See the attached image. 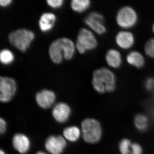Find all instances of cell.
<instances>
[{
    "mask_svg": "<svg viewBox=\"0 0 154 154\" xmlns=\"http://www.w3.org/2000/svg\"><path fill=\"white\" fill-rule=\"evenodd\" d=\"M84 22L91 30L99 35H104L107 32L105 17L99 12H91L85 18Z\"/></svg>",
    "mask_w": 154,
    "mask_h": 154,
    "instance_id": "52a82bcc",
    "label": "cell"
},
{
    "mask_svg": "<svg viewBox=\"0 0 154 154\" xmlns=\"http://www.w3.org/2000/svg\"><path fill=\"white\" fill-rule=\"evenodd\" d=\"M117 79L112 70L102 67L93 72L92 84L96 92L100 94L112 93L116 88Z\"/></svg>",
    "mask_w": 154,
    "mask_h": 154,
    "instance_id": "7a4b0ae2",
    "label": "cell"
},
{
    "mask_svg": "<svg viewBox=\"0 0 154 154\" xmlns=\"http://www.w3.org/2000/svg\"><path fill=\"white\" fill-rule=\"evenodd\" d=\"M144 50L146 55L154 59V38H149L145 44Z\"/></svg>",
    "mask_w": 154,
    "mask_h": 154,
    "instance_id": "7402d4cb",
    "label": "cell"
},
{
    "mask_svg": "<svg viewBox=\"0 0 154 154\" xmlns=\"http://www.w3.org/2000/svg\"><path fill=\"white\" fill-rule=\"evenodd\" d=\"M143 148L140 144L133 143L131 146V154H143Z\"/></svg>",
    "mask_w": 154,
    "mask_h": 154,
    "instance_id": "d4e9b609",
    "label": "cell"
},
{
    "mask_svg": "<svg viewBox=\"0 0 154 154\" xmlns=\"http://www.w3.org/2000/svg\"><path fill=\"white\" fill-rule=\"evenodd\" d=\"M91 5L90 0H72L70 7L72 10L77 13H82L87 11Z\"/></svg>",
    "mask_w": 154,
    "mask_h": 154,
    "instance_id": "d6986e66",
    "label": "cell"
},
{
    "mask_svg": "<svg viewBox=\"0 0 154 154\" xmlns=\"http://www.w3.org/2000/svg\"><path fill=\"white\" fill-rule=\"evenodd\" d=\"M133 143L127 138L122 139L119 142L118 149L120 154H131Z\"/></svg>",
    "mask_w": 154,
    "mask_h": 154,
    "instance_id": "44dd1931",
    "label": "cell"
},
{
    "mask_svg": "<svg viewBox=\"0 0 154 154\" xmlns=\"http://www.w3.org/2000/svg\"><path fill=\"white\" fill-rule=\"evenodd\" d=\"M14 147L19 153L22 154L26 153L30 148V140L27 136L22 134H17L13 139Z\"/></svg>",
    "mask_w": 154,
    "mask_h": 154,
    "instance_id": "9a60e30c",
    "label": "cell"
},
{
    "mask_svg": "<svg viewBox=\"0 0 154 154\" xmlns=\"http://www.w3.org/2000/svg\"><path fill=\"white\" fill-rule=\"evenodd\" d=\"M74 42L66 37L58 38L51 42L48 49V54L54 63L59 64L63 60H70L74 56L75 51Z\"/></svg>",
    "mask_w": 154,
    "mask_h": 154,
    "instance_id": "6da1fadb",
    "label": "cell"
},
{
    "mask_svg": "<svg viewBox=\"0 0 154 154\" xmlns=\"http://www.w3.org/2000/svg\"><path fill=\"white\" fill-rule=\"evenodd\" d=\"M116 44L120 49L127 50L131 48L135 42L134 34L127 30L119 31L115 37Z\"/></svg>",
    "mask_w": 154,
    "mask_h": 154,
    "instance_id": "9c48e42d",
    "label": "cell"
},
{
    "mask_svg": "<svg viewBox=\"0 0 154 154\" xmlns=\"http://www.w3.org/2000/svg\"><path fill=\"white\" fill-rule=\"evenodd\" d=\"M46 3L49 7L54 9L60 8L63 5V0H47Z\"/></svg>",
    "mask_w": 154,
    "mask_h": 154,
    "instance_id": "cb8c5ba5",
    "label": "cell"
},
{
    "mask_svg": "<svg viewBox=\"0 0 154 154\" xmlns=\"http://www.w3.org/2000/svg\"><path fill=\"white\" fill-rule=\"evenodd\" d=\"M116 24L123 30L134 27L137 24L138 16L136 10L130 6H124L117 11L116 16Z\"/></svg>",
    "mask_w": 154,
    "mask_h": 154,
    "instance_id": "5b68a950",
    "label": "cell"
},
{
    "mask_svg": "<svg viewBox=\"0 0 154 154\" xmlns=\"http://www.w3.org/2000/svg\"><path fill=\"white\" fill-rule=\"evenodd\" d=\"M34 38L35 34L33 31L26 28L13 30L8 36V39L11 45L22 52L27 51Z\"/></svg>",
    "mask_w": 154,
    "mask_h": 154,
    "instance_id": "3957f363",
    "label": "cell"
},
{
    "mask_svg": "<svg viewBox=\"0 0 154 154\" xmlns=\"http://www.w3.org/2000/svg\"><path fill=\"white\" fill-rule=\"evenodd\" d=\"M13 1L12 0H1L0 6L3 8H5L11 5Z\"/></svg>",
    "mask_w": 154,
    "mask_h": 154,
    "instance_id": "4316f807",
    "label": "cell"
},
{
    "mask_svg": "<svg viewBox=\"0 0 154 154\" xmlns=\"http://www.w3.org/2000/svg\"><path fill=\"white\" fill-rule=\"evenodd\" d=\"M36 101L38 106L43 109L51 107L56 99L55 93L51 90L44 89L36 94Z\"/></svg>",
    "mask_w": 154,
    "mask_h": 154,
    "instance_id": "8fae6325",
    "label": "cell"
},
{
    "mask_svg": "<svg viewBox=\"0 0 154 154\" xmlns=\"http://www.w3.org/2000/svg\"><path fill=\"white\" fill-rule=\"evenodd\" d=\"M66 146V140L60 135L50 136L45 143V149L51 154H61Z\"/></svg>",
    "mask_w": 154,
    "mask_h": 154,
    "instance_id": "30bf717a",
    "label": "cell"
},
{
    "mask_svg": "<svg viewBox=\"0 0 154 154\" xmlns=\"http://www.w3.org/2000/svg\"><path fill=\"white\" fill-rule=\"evenodd\" d=\"M152 31L153 33L154 34V23L152 25Z\"/></svg>",
    "mask_w": 154,
    "mask_h": 154,
    "instance_id": "83f0119b",
    "label": "cell"
},
{
    "mask_svg": "<svg viewBox=\"0 0 154 154\" xmlns=\"http://www.w3.org/2000/svg\"><path fill=\"white\" fill-rule=\"evenodd\" d=\"M7 124L5 119L1 118L0 119V132L2 134L5 132Z\"/></svg>",
    "mask_w": 154,
    "mask_h": 154,
    "instance_id": "484cf974",
    "label": "cell"
},
{
    "mask_svg": "<svg viewBox=\"0 0 154 154\" xmlns=\"http://www.w3.org/2000/svg\"><path fill=\"white\" fill-rule=\"evenodd\" d=\"M134 125L136 129L140 132H144L149 127L148 117L143 113H138L134 118Z\"/></svg>",
    "mask_w": 154,
    "mask_h": 154,
    "instance_id": "e0dca14e",
    "label": "cell"
},
{
    "mask_svg": "<svg viewBox=\"0 0 154 154\" xmlns=\"http://www.w3.org/2000/svg\"><path fill=\"white\" fill-rule=\"evenodd\" d=\"M105 60L107 65L111 69H118L122 65L121 53L115 48H110L107 51L105 54Z\"/></svg>",
    "mask_w": 154,
    "mask_h": 154,
    "instance_id": "5bb4252c",
    "label": "cell"
},
{
    "mask_svg": "<svg viewBox=\"0 0 154 154\" xmlns=\"http://www.w3.org/2000/svg\"><path fill=\"white\" fill-rule=\"evenodd\" d=\"M55 14L51 12L43 13L38 19V25L39 29L43 33H47L52 30L56 22Z\"/></svg>",
    "mask_w": 154,
    "mask_h": 154,
    "instance_id": "4fadbf2b",
    "label": "cell"
},
{
    "mask_svg": "<svg viewBox=\"0 0 154 154\" xmlns=\"http://www.w3.org/2000/svg\"><path fill=\"white\" fill-rule=\"evenodd\" d=\"M52 113L56 121L60 123H63L69 117L71 114L70 107L66 103L60 102L54 107Z\"/></svg>",
    "mask_w": 154,
    "mask_h": 154,
    "instance_id": "7c38bea8",
    "label": "cell"
},
{
    "mask_svg": "<svg viewBox=\"0 0 154 154\" xmlns=\"http://www.w3.org/2000/svg\"><path fill=\"white\" fill-rule=\"evenodd\" d=\"M0 154H6V153L3 150L1 149V150H0Z\"/></svg>",
    "mask_w": 154,
    "mask_h": 154,
    "instance_id": "f546056e",
    "label": "cell"
},
{
    "mask_svg": "<svg viewBox=\"0 0 154 154\" xmlns=\"http://www.w3.org/2000/svg\"><path fill=\"white\" fill-rule=\"evenodd\" d=\"M82 136L88 143L95 144L101 140L103 135V128L101 123L94 118L84 119L81 124Z\"/></svg>",
    "mask_w": 154,
    "mask_h": 154,
    "instance_id": "277c9868",
    "label": "cell"
},
{
    "mask_svg": "<svg viewBox=\"0 0 154 154\" xmlns=\"http://www.w3.org/2000/svg\"><path fill=\"white\" fill-rule=\"evenodd\" d=\"M127 63L137 69H141L146 63L145 58L143 54L137 51H132L128 53L126 56Z\"/></svg>",
    "mask_w": 154,
    "mask_h": 154,
    "instance_id": "2e32d148",
    "label": "cell"
},
{
    "mask_svg": "<svg viewBox=\"0 0 154 154\" xmlns=\"http://www.w3.org/2000/svg\"><path fill=\"white\" fill-rule=\"evenodd\" d=\"M144 86L147 91L149 92L154 91V77L147 78L144 83Z\"/></svg>",
    "mask_w": 154,
    "mask_h": 154,
    "instance_id": "603a6c76",
    "label": "cell"
},
{
    "mask_svg": "<svg viewBox=\"0 0 154 154\" xmlns=\"http://www.w3.org/2000/svg\"><path fill=\"white\" fill-rule=\"evenodd\" d=\"M17 84L13 78L0 77V100L4 103L9 102L17 92Z\"/></svg>",
    "mask_w": 154,
    "mask_h": 154,
    "instance_id": "ba28073f",
    "label": "cell"
},
{
    "mask_svg": "<svg viewBox=\"0 0 154 154\" xmlns=\"http://www.w3.org/2000/svg\"><path fill=\"white\" fill-rule=\"evenodd\" d=\"M98 40L91 30L82 28L77 35L75 47L81 54L96 49L98 46Z\"/></svg>",
    "mask_w": 154,
    "mask_h": 154,
    "instance_id": "8992f818",
    "label": "cell"
},
{
    "mask_svg": "<svg viewBox=\"0 0 154 154\" xmlns=\"http://www.w3.org/2000/svg\"><path fill=\"white\" fill-rule=\"evenodd\" d=\"M14 60V54L11 50L4 48L0 51V61L4 65H9Z\"/></svg>",
    "mask_w": 154,
    "mask_h": 154,
    "instance_id": "ffe728a7",
    "label": "cell"
},
{
    "mask_svg": "<svg viewBox=\"0 0 154 154\" xmlns=\"http://www.w3.org/2000/svg\"><path fill=\"white\" fill-rule=\"evenodd\" d=\"M81 131L78 127L72 126L68 127L64 129L63 134L64 137L69 141H76L81 135Z\"/></svg>",
    "mask_w": 154,
    "mask_h": 154,
    "instance_id": "ac0fdd59",
    "label": "cell"
},
{
    "mask_svg": "<svg viewBox=\"0 0 154 154\" xmlns=\"http://www.w3.org/2000/svg\"><path fill=\"white\" fill-rule=\"evenodd\" d=\"M36 154H47L43 152H38Z\"/></svg>",
    "mask_w": 154,
    "mask_h": 154,
    "instance_id": "f1b7e54d",
    "label": "cell"
}]
</instances>
